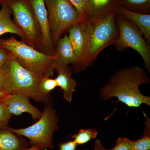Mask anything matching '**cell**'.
Segmentation results:
<instances>
[{"mask_svg": "<svg viewBox=\"0 0 150 150\" xmlns=\"http://www.w3.org/2000/svg\"><path fill=\"white\" fill-rule=\"evenodd\" d=\"M150 83L149 76L143 68L134 66L118 70L101 87L100 96L103 100L113 97L129 107L142 104L150 106V97L140 91L139 86Z\"/></svg>", "mask_w": 150, "mask_h": 150, "instance_id": "cell-1", "label": "cell"}, {"mask_svg": "<svg viewBox=\"0 0 150 150\" xmlns=\"http://www.w3.org/2000/svg\"><path fill=\"white\" fill-rule=\"evenodd\" d=\"M115 15V13L112 11L103 17L86 21L87 45L80 71H85L93 64L100 52L112 45L118 38V29Z\"/></svg>", "mask_w": 150, "mask_h": 150, "instance_id": "cell-2", "label": "cell"}, {"mask_svg": "<svg viewBox=\"0 0 150 150\" xmlns=\"http://www.w3.org/2000/svg\"><path fill=\"white\" fill-rule=\"evenodd\" d=\"M0 48L8 51L23 67L39 79L50 78L54 75L55 56L37 51L13 36L8 39H0Z\"/></svg>", "mask_w": 150, "mask_h": 150, "instance_id": "cell-3", "label": "cell"}, {"mask_svg": "<svg viewBox=\"0 0 150 150\" xmlns=\"http://www.w3.org/2000/svg\"><path fill=\"white\" fill-rule=\"evenodd\" d=\"M10 56L9 59L4 66L7 75L8 94H21L37 102H48L49 98L42 96L39 90L40 79L23 67L10 54Z\"/></svg>", "mask_w": 150, "mask_h": 150, "instance_id": "cell-4", "label": "cell"}, {"mask_svg": "<svg viewBox=\"0 0 150 150\" xmlns=\"http://www.w3.org/2000/svg\"><path fill=\"white\" fill-rule=\"evenodd\" d=\"M59 121L56 110L49 104L35 124L24 129H11L15 134L28 138L31 146H39L43 150L53 149V135L58 130Z\"/></svg>", "mask_w": 150, "mask_h": 150, "instance_id": "cell-5", "label": "cell"}, {"mask_svg": "<svg viewBox=\"0 0 150 150\" xmlns=\"http://www.w3.org/2000/svg\"><path fill=\"white\" fill-rule=\"evenodd\" d=\"M118 36L112 45L118 51L132 48L138 52L144 60L146 68L150 71V46L142 36L136 25L125 16L115 13Z\"/></svg>", "mask_w": 150, "mask_h": 150, "instance_id": "cell-6", "label": "cell"}, {"mask_svg": "<svg viewBox=\"0 0 150 150\" xmlns=\"http://www.w3.org/2000/svg\"><path fill=\"white\" fill-rule=\"evenodd\" d=\"M48 13L51 39L57 44L62 35L81 21L79 16L69 0H45Z\"/></svg>", "mask_w": 150, "mask_h": 150, "instance_id": "cell-7", "label": "cell"}, {"mask_svg": "<svg viewBox=\"0 0 150 150\" xmlns=\"http://www.w3.org/2000/svg\"><path fill=\"white\" fill-rule=\"evenodd\" d=\"M9 6L13 13L14 23L25 35V41L31 46L40 44L39 28L29 4L25 0H13Z\"/></svg>", "mask_w": 150, "mask_h": 150, "instance_id": "cell-8", "label": "cell"}, {"mask_svg": "<svg viewBox=\"0 0 150 150\" xmlns=\"http://www.w3.org/2000/svg\"><path fill=\"white\" fill-rule=\"evenodd\" d=\"M28 2L39 28L43 53L55 56L56 49L51 39L50 23L45 0H28Z\"/></svg>", "mask_w": 150, "mask_h": 150, "instance_id": "cell-9", "label": "cell"}, {"mask_svg": "<svg viewBox=\"0 0 150 150\" xmlns=\"http://www.w3.org/2000/svg\"><path fill=\"white\" fill-rule=\"evenodd\" d=\"M86 21L78 23L69 30L68 37L77 60V63L74 68L76 73L80 71L81 66L84 57L87 45Z\"/></svg>", "mask_w": 150, "mask_h": 150, "instance_id": "cell-10", "label": "cell"}, {"mask_svg": "<svg viewBox=\"0 0 150 150\" xmlns=\"http://www.w3.org/2000/svg\"><path fill=\"white\" fill-rule=\"evenodd\" d=\"M29 98L27 96L21 94H8L2 101L6 105L11 115H18L27 112L33 120H38L43 112L31 104Z\"/></svg>", "mask_w": 150, "mask_h": 150, "instance_id": "cell-11", "label": "cell"}, {"mask_svg": "<svg viewBox=\"0 0 150 150\" xmlns=\"http://www.w3.org/2000/svg\"><path fill=\"white\" fill-rule=\"evenodd\" d=\"M8 124L0 122V150H23L28 147L23 137L13 133Z\"/></svg>", "mask_w": 150, "mask_h": 150, "instance_id": "cell-12", "label": "cell"}, {"mask_svg": "<svg viewBox=\"0 0 150 150\" xmlns=\"http://www.w3.org/2000/svg\"><path fill=\"white\" fill-rule=\"evenodd\" d=\"M55 55V69L60 67H69L73 64L74 68L77 63L76 57L68 36L60 38L57 42Z\"/></svg>", "mask_w": 150, "mask_h": 150, "instance_id": "cell-13", "label": "cell"}, {"mask_svg": "<svg viewBox=\"0 0 150 150\" xmlns=\"http://www.w3.org/2000/svg\"><path fill=\"white\" fill-rule=\"evenodd\" d=\"M115 13L119 14L129 19L136 25L144 35L146 42L150 45V15L136 12L117 6L114 10Z\"/></svg>", "mask_w": 150, "mask_h": 150, "instance_id": "cell-14", "label": "cell"}, {"mask_svg": "<svg viewBox=\"0 0 150 150\" xmlns=\"http://www.w3.org/2000/svg\"><path fill=\"white\" fill-rule=\"evenodd\" d=\"M55 70L58 73L55 79L58 86L63 91L64 98L67 102H71L77 85L76 81L72 78L71 71L69 67H59Z\"/></svg>", "mask_w": 150, "mask_h": 150, "instance_id": "cell-15", "label": "cell"}, {"mask_svg": "<svg viewBox=\"0 0 150 150\" xmlns=\"http://www.w3.org/2000/svg\"><path fill=\"white\" fill-rule=\"evenodd\" d=\"M116 6L117 0H88L89 18L105 16L114 11Z\"/></svg>", "mask_w": 150, "mask_h": 150, "instance_id": "cell-16", "label": "cell"}, {"mask_svg": "<svg viewBox=\"0 0 150 150\" xmlns=\"http://www.w3.org/2000/svg\"><path fill=\"white\" fill-rule=\"evenodd\" d=\"M11 9L9 6L2 4L0 10V36L6 33L16 34L23 40H26L24 33L19 28L11 18Z\"/></svg>", "mask_w": 150, "mask_h": 150, "instance_id": "cell-17", "label": "cell"}, {"mask_svg": "<svg viewBox=\"0 0 150 150\" xmlns=\"http://www.w3.org/2000/svg\"><path fill=\"white\" fill-rule=\"evenodd\" d=\"M117 6L143 14L150 12V0H117Z\"/></svg>", "mask_w": 150, "mask_h": 150, "instance_id": "cell-18", "label": "cell"}, {"mask_svg": "<svg viewBox=\"0 0 150 150\" xmlns=\"http://www.w3.org/2000/svg\"><path fill=\"white\" fill-rule=\"evenodd\" d=\"M144 135L140 139L132 141L131 150H150V121L149 118L146 116Z\"/></svg>", "mask_w": 150, "mask_h": 150, "instance_id": "cell-19", "label": "cell"}, {"mask_svg": "<svg viewBox=\"0 0 150 150\" xmlns=\"http://www.w3.org/2000/svg\"><path fill=\"white\" fill-rule=\"evenodd\" d=\"M98 132L95 129H88L86 130L82 129L78 134L73 136L74 141L78 145H82L87 143L89 141L96 138Z\"/></svg>", "mask_w": 150, "mask_h": 150, "instance_id": "cell-20", "label": "cell"}, {"mask_svg": "<svg viewBox=\"0 0 150 150\" xmlns=\"http://www.w3.org/2000/svg\"><path fill=\"white\" fill-rule=\"evenodd\" d=\"M58 86L55 79L50 78H43L40 79L39 83V88L42 96L49 98L50 92Z\"/></svg>", "mask_w": 150, "mask_h": 150, "instance_id": "cell-21", "label": "cell"}, {"mask_svg": "<svg viewBox=\"0 0 150 150\" xmlns=\"http://www.w3.org/2000/svg\"><path fill=\"white\" fill-rule=\"evenodd\" d=\"M76 10L81 21L89 18L88 0H69Z\"/></svg>", "mask_w": 150, "mask_h": 150, "instance_id": "cell-22", "label": "cell"}, {"mask_svg": "<svg viewBox=\"0 0 150 150\" xmlns=\"http://www.w3.org/2000/svg\"><path fill=\"white\" fill-rule=\"evenodd\" d=\"M132 141L125 137H119L114 148L108 150H131Z\"/></svg>", "mask_w": 150, "mask_h": 150, "instance_id": "cell-23", "label": "cell"}, {"mask_svg": "<svg viewBox=\"0 0 150 150\" xmlns=\"http://www.w3.org/2000/svg\"><path fill=\"white\" fill-rule=\"evenodd\" d=\"M8 82L7 75L4 67L0 68V92L7 93Z\"/></svg>", "mask_w": 150, "mask_h": 150, "instance_id": "cell-24", "label": "cell"}, {"mask_svg": "<svg viewBox=\"0 0 150 150\" xmlns=\"http://www.w3.org/2000/svg\"><path fill=\"white\" fill-rule=\"evenodd\" d=\"M12 116L9 112L6 105L3 101L0 103V122L8 124Z\"/></svg>", "mask_w": 150, "mask_h": 150, "instance_id": "cell-25", "label": "cell"}, {"mask_svg": "<svg viewBox=\"0 0 150 150\" xmlns=\"http://www.w3.org/2000/svg\"><path fill=\"white\" fill-rule=\"evenodd\" d=\"M78 144L75 141L69 142L59 144L60 150H76Z\"/></svg>", "mask_w": 150, "mask_h": 150, "instance_id": "cell-26", "label": "cell"}, {"mask_svg": "<svg viewBox=\"0 0 150 150\" xmlns=\"http://www.w3.org/2000/svg\"><path fill=\"white\" fill-rule=\"evenodd\" d=\"M9 53L6 49L0 48V68H2L10 59Z\"/></svg>", "mask_w": 150, "mask_h": 150, "instance_id": "cell-27", "label": "cell"}, {"mask_svg": "<svg viewBox=\"0 0 150 150\" xmlns=\"http://www.w3.org/2000/svg\"><path fill=\"white\" fill-rule=\"evenodd\" d=\"M93 150H108L106 149L100 140H97L95 142L94 149Z\"/></svg>", "mask_w": 150, "mask_h": 150, "instance_id": "cell-28", "label": "cell"}, {"mask_svg": "<svg viewBox=\"0 0 150 150\" xmlns=\"http://www.w3.org/2000/svg\"><path fill=\"white\" fill-rule=\"evenodd\" d=\"M23 150H43L42 148L39 146H33L29 148H26Z\"/></svg>", "mask_w": 150, "mask_h": 150, "instance_id": "cell-29", "label": "cell"}, {"mask_svg": "<svg viewBox=\"0 0 150 150\" xmlns=\"http://www.w3.org/2000/svg\"><path fill=\"white\" fill-rule=\"evenodd\" d=\"M13 0H0V3L2 4H9Z\"/></svg>", "mask_w": 150, "mask_h": 150, "instance_id": "cell-30", "label": "cell"}, {"mask_svg": "<svg viewBox=\"0 0 150 150\" xmlns=\"http://www.w3.org/2000/svg\"><path fill=\"white\" fill-rule=\"evenodd\" d=\"M8 94L5 92H0V103L3 101L4 98Z\"/></svg>", "mask_w": 150, "mask_h": 150, "instance_id": "cell-31", "label": "cell"}]
</instances>
